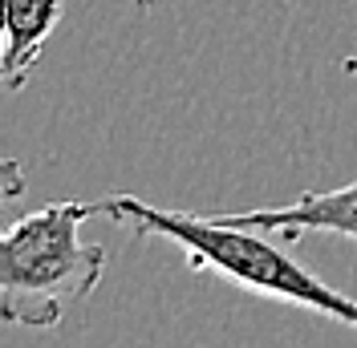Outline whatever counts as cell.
<instances>
[{
    "label": "cell",
    "instance_id": "obj_5",
    "mask_svg": "<svg viewBox=\"0 0 357 348\" xmlns=\"http://www.w3.org/2000/svg\"><path fill=\"white\" fill-rule=\"evenodd\" d=\"M21 191H24L21 162H17V158H8V162H4V198H17Z\"/></svg>",
    "mask_w": 357,
    "mask_h": 348
},
{
    "label": "cell",
    "instance_id": "obj_1",
    "mask_svg": "<svg viewBox=\"0 0 357 348\" xmlns=\"http://www.w3.org/2000/svg\"><path fill=\"white\" fill-rule=\"evenodd\" d=\"M102 215L114 223L130 227L142 239H171L183 251V260L191 271H211L223 276L227 283L244 287L252 296L280 300V304L309 308L325 320H337L345 328H357V300L345 292H337L321 276H312L309 267L292 260L284 247L264 239V231L240 227L231 219H203L187 211H162L142 198L114 195L102 203Z\"/></svg>",
    "mask_w": 357,
    "mask_h": 348
},
{
    "label": "cell",
    "instance_id": "obj_3",
    "mask_svg": "<svg viewBox=\"0 0 357 348\" xmlns=\"http://www.w3.org/2000/svg\"><path fill=\"white\" fill-rule=\"evenodd\" d=\"M240 227L264 231V235H341L357 239V182L337 187V191H309L289 207H264V211H240V215H223Z\"/></svg>",
    "mask_w": 357,
    "mask_h": 348
},
{
    "label": "cell",
    "instance_id": "obj_4",
    "mask_svg": "<svg viewBox=\"0 0 357 348\" xmlns=\"http://www.w3.org/2000/svg\"><path fill=\"white\" fill-rule=\"evenodd\" d=\"M66 0H4V45H0V73L4 86L17 89L41 61L45 41L57 33Z\"/></svg>",
    "mask_w": 357,
    "mask_h": 348
},
{
    "label": "cell",
    "instance_id": "obj_2",
    "mask_svg": "<svg viewBox=\"0 0 357 348\" xmlns=\"http://www.w3.org/2000/svg\"><path fill=\"white\" fill-rule=\"evenodd\" d=\"M102 203H49L21 215L0 239V316L8 324L53 328L73 304L93 296L106 251L82 239V223Z\"/></svg>",
    "mask_w": 357,
    "mask_h": 348
},
{
    "label": "cell",
    "instance_id": "obj_6",
    "mask_svg": "<svg viewBox=\"0 0 357 348\" xmlns=\"http://www.w3.org/2000/svg\"><path fill=\"white\" fill-rule=\"evenodd\" d=\"M134 4H138V8H142V13H146V8H151V0H134Z\"/></svg>",
    "mask_w": 357,
    "mask_h": 348
}]
</instances>
